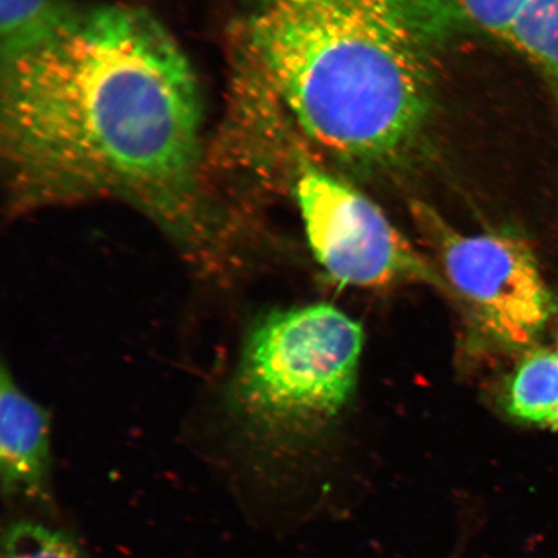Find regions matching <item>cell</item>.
<instances>
[{
  "label": "cell",
  "mask_w": 558,
  "mask_h": 558,
  "mask_svg": "<svg viewBox=\"0 0 558 558\" xmlns=\"http://www.w3.org/2000/svg\"><path fill=\"white\" fill-rule=\"evenodd\" d=\"M201 131L190 61L135 7L65 10L3 58V148L21 207L129 202L216 284L239 265L242 240L201 197Z\"/></svg>",
  "instance_id": "6da1fadb"
},
{
  "label": "cell",
  "mask_w": 558,
  "mask_h": 558,
  "mask_svg": "<svg viewBox=\"0 0 558 558\" xmlns=\"http://www.w3.org/2000/svg\"><path fill=\"white\" fill-rule=\"evenodd\" d=\"M449 0H256L251 47L300 128L340 158L379 162L413 142Z\"/></svg>",
  "instance_id": "7a4b0ae2"
},
{
  "label": "cell",
  "mask_w": 558,
  "mask_h": 558,
  "mask_svg": "<svg viewBox=\"0 0 558 558\" xmlns=\"http://www.w3.org/2000/svg\"><path fill=\"white\" fill-rule=\"evenodd\" d=\"M362 345L361 326L332 305L256 320L220 397L228 437L246 448H269L330 421L352 395Z\"/></svg>",
  "instance_id": "3957f363"
},
{
  "label": "cell",
  "mask_w": 558,
  "mask_h": 558,
  "mask_svg": "<svg viewBox=\"0 0 558 558\" xmlns=\"http://www.w3.org/2000/svg\"><path fill=\"white\" fill-rule=\"evenodd\" d=\"M417 218L435 241L446 277L487 337L507 348L532 343L557 303L526 242L507 232L460 234L424 207Z\"/></svg>",
  "instance_id": "277c9868"
},
{
  "label": "cell",
  "mask_w": 558,
  "mask_h": 558,
  "mask_svg": "<svg viewBox=\"0 0 558 558\" xmlns=\"http://www.w3.org/2000/svg\"><path fill=\"white\" fill-rule=\"evenodd\" d=\"M296 198L313 254L337 281L359 288L439 283L434 269L381 209L351 185L306 167L298 180Z\"/></svg>",
  "instance_id": "5b68a950"
},
{
  "label": "cell",
  "mask_w": 558,
  "mask_h": 558,
  "mask_svg": "<svg viewBox=\"0 0 558 558\" xmlns=\"http://www.w3.org/2000/svg\"><path fill=\"white\" fill-rule=\"evenodd\" d=\"M50 414L19 386L5 364L0 374V480L4 497L51 498Z\"/></svg>",
  "instance_id": "8992f818"
},
{
  "label": "cell",
  "mask_w": 558,
  "mask_h": 558,
  "mask_svg": "<svg viewBox=\"0 0 558 558\" xmlns=\"http://www.w3.org/2000/svg\"><path fill=\"white\" fill-rule=\"evenodd\" d=\"M508 410L523 422L558 430V353L536 349L513 375Z\"/></svg>",
  "instance_id": "52a82bcc"
},
{
  "label": "cell",
  "mask_w": 558,
  "mask_h": 558,
  "mask_svg": "<svg viewBox=\"0 0 558 558\" xmlns=\"http://www.w3.org/2000/svg\"><path fill=\"white\" fill-rule=\"evenodd\" d=\"M507 41L558 83V0H529Z\"/></svg>",
  "instance_id": "ba28073f"
},
{
  "label": "cell",
  "mask_w": 558,
  "mask_h": 558,
  "mask_svg": "<svg viewBox=\"0 0 558 558\" xmlns=\"http://www.w3.org/2000/svg\"><path fill=\"white\" fill-rule=\"evenodd\" d=\"M2 558H86L65 533L37 521H16L7 527Z\"/></svg>",
  "instance_id": "9c48e42d"
},
{
  "label": "cell",
  "mask_w": 558,
  "mask_h": 558,
  "mask_svg": "<svg viewBox=\"0 0 558 558\" xmlns=\"http://www.w3.org/2000/svg\"><path fill=\"white\" fill-rule=\"evenodd\" d=\"M64 11L59 0H0L3 58L38 37Z\"/></svg>",
  "instance_id": "30bf717a"
},
{
  "label": "cell",
  "mask_w": 558,
  "mask_h": 558,
  "mask_svg": "<svg viewBox=\"0 0 558 558\" xmlns=\"http://www.w3.org/2000/svg\"><path fill=\"white\" fill-rule=\"evenodd\" d=\"M460 24L507 40L529 0H449Z\"/></svg>",
  "instance_id": "8fae6325"
}]
</instances>
